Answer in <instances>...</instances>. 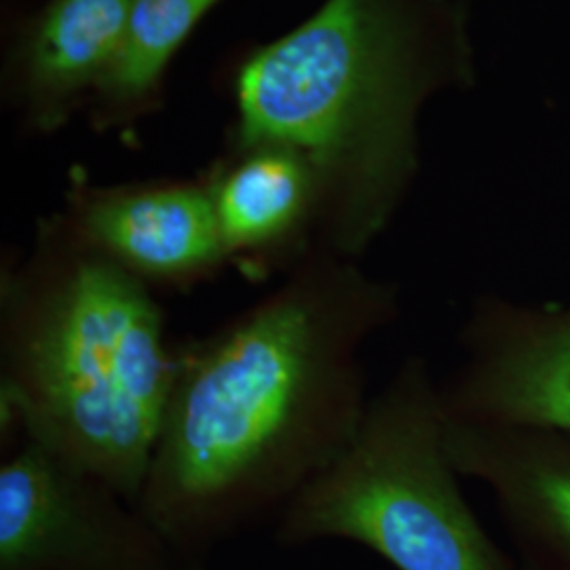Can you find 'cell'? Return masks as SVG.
Instances as JSON below:
<instances>
[{"instance_id": "obj_3", "label": "cell", "mask_w": 570, "mask_h": 570, "mask_svg": "<svg viewBox=\"0 0 570 570\" xmlns=\"http://www.w3.org/2000/svg\"><path fill=\"white\" fill-rule=\"evenodd\" d=\"M178 367L164 306L60 216L0 273L2 431L138 505ZM18 438V440H20Z\"/></svg>"}, {"instance_id": "obj_4", "label": "cell", "mask_w": 570, "mask_h": 570, "mask_svg": "<svg viewBox=\"0 0 570 570\" xmlns=\"http://www.w3.org/2000/svg\"><path fill=\"white\" fill-rule=\"evenodd\" d=\"M446 446L440 381L407 355L370 395L353 440L277 513L273 541H348L395 570H515L482 527Z\"/></svg>"}, {"instance_id": "obj_8", "label": "cell", "mask_w": 570, "mask_h": 570, "mask_svg": "<svg viewBox=\"0 0 570 570\" xmlns=\"http://www.w3.org/2000/svg\"><path fill=\"white\" fill-rule=\"evenodd\" d=\"M204 183L226 261L247 279L287 275L320 249L322 184L298 150L282 144H230Z\"/></svg>"}, {"instance_id": "obj_6", "label": "cell", "mask_w": 570, "mask_h": 570, "mask_svg": "<svg viewBox=\"0 0 570 570\" xmlns=\"http://www.w3.org/2000/svg\"><path fill=\"white\" fill-rule=\"evenodd\" d=\"M456 343L461 364L440 383L449 419L570 435V303L480 294Z\"/></svg>"}, {"instance_id": "obj_10", "label": "cell", "mask_w": 570, "mask_h": 570, "mask_svg": "<svg viewBox=\"0 0 570 570\" xmlns=\"http://www.w3.org/2000/svg\"><path fill=\"white\" fill-rule=\"evenodd\" d=\"M134 0H47L16 53L28 121L53 131L96 94L119 58Z\"/></svg>"}, {"instance_id": "obj_5", "label": "cell", "mask_w": 570, "mask_h": 570, "mask_svg": "<svg viewBox=\"0 0 570 570\" xmlns=\"http://www.w3.org/2000/svg\"><path fill=\"white\" fill-rule=\"evenodd\" d=\"M0 570H199L106 480L35 442L0 465Z\"/></svg>"}, {"instance_id": "obj_12", "label": "cell", "mask_w": 570, "mask_h": 570, "mask_svg": "<svg viewBox=\"0 0 570 570\" xmlns=\"http://www.w3.org/2000/svg\"><path fill=\"white\" fill-rule=\"evenodd\" d=\"M515 570H543L539 569V567H532L529 562H522V560H518V569Z\"/></svg>"}, {"instance_id": "obj_7", "label": "cell", "mask_w": 570, "mask_h": 570, "mask_svg": "<svg viewBox=\"0 0 570 570\" xmlns=\"http://www.w3.org/2000/svg\"><path fill=\"white\" fill-rule=\"evenodd\" d=\"M63 218L153 292H193L228 266L204 178L110 186L75 178Z\"/></svg>"}, {"instance_id": "obj_11", "label": "cell", "mask_w": 570, "mask_h": 570, "mask_svg": "<svg viewBox=\"0 0 570 570\" xmlns=\"http://www.w3.org/2000/svg\"><path fill=\"white\" fill-rule=\"evenodd\" d=\"M218 2L134 0L119 58L94 94L100 125L131 121L157 104L169 63Z\"/></svg>"}, {"instance_id": "obj_1", "label": "cell", "mask_w": 570, "mask_h": 570, "mask_svg": "<svg viewBox=\"0 0 570 570\" xmlns=\"http://www.w3.org/2000/svg\"><path fill=\"white\" fill-rule=\"evenodd\" d=\"M400 315V284L317 249L180 343L138 510L199 570L279 513L353 440L370 402L364 348Z\"/></svg>"}, {"instance_id": "obj_2", "label": "cell", "mask_w": 570, "mask_h": 570, "mask_svg": "<svg viewBox=\"0 0 570 570\" xmlns=\"http://www.w3.org/2000/svg\"><path fill=\"white\" fill-rule=\"evenodd\" d=\"M478 82L469 0H326L235 70L230 144H282L322 184L320 249L360 263L421 171L425 104Z\"/></svg>"}, {"instance_id": "obj_9", "label": "cell", "mask_w": 570, "mask_h": 570, "mask_svg": "<svg viewBox=\"0 0 570 570\" xmlns=\"http://www.w3.org/2000/svg\"><path fill=\"white\" fill-rule=\"evenodd\" d=\"M444 419L454 468L490 490L518 560L570 570L569 433Z\"/></svg>"}]
</instances>
